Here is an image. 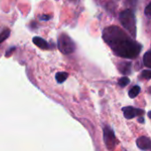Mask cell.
Segmentation results:
<instances>
[{
	"mask_svg": "<svg viewBox=\"0 0 151 151\" xmlns=\"http://www.w3.org/2000/svg\"><path fill=\"white\" fill-rule=\"evenodd\" d=\"M140 77L142 79H145V80H150L151 79V71L150 70H144L142 72Z\"/></svg>",
	"mask_w": 151,
	"mask_h": 151,
	"instance_id": "4fadbf2b",
	"label": "cell"
},
{
	"mask_svg": "<svg viewBox=\"0 0 151 151\" xmlns=\"http://www.w3.org/2000/svg\"><path fill=\"white\" fill-rule=\"evenodd\" d=\"M131 66H132L131 62H120L118 65V69L120 73L127 75L131 72Z\"/></svg>",
	"mask_w": 151,
	"mask_h": 151,
	"instance_id": "52a82bcc",
	"label": "cell"
},
{
	"mask_svg": "<svg viewBox=\"0 0 151 151\" xmlns=\"http://www.w3.org/2000/svg\"><path fill=\"white\" fill-rule=\"evenodd\" d=\"M119 20L123 27L134 38L136 36V19L134 12L129 9L121 12L119 14Z\"/></svg>",
	"mask_w": 151,
	"mask_h": 151,
	"instance_id": "7a4b0ae2",
	"label": "cell"
},
{
	"mask_svg": "<svg viewBox=\"0 0 151 151\" xmlns=\"http://www.w3.org/2000/svg\"><path fill=\"white\" fill-rule=\"evenodd\" d=\"M68 77V73L65 72H61V73H58L56 74V80L58 83H63Z\"/></svg>",
	"mask_w": 151,
	"mask_h": 151,
	"instance_id": "8fae6325",
	"label": "cell"
},
{
	"mask_svg": "<svg viewBox=\"0 0 151 151\" xmlns=\"http://www.w3.org/2000/svg\"><path fill=\"white\" fill-rule=\"evenodd\" d=\"M136 145L142 150H151V140L148 137L142 136L136 140Z\"/></svg>",
	"mask_w": 151,
	"mask_h": 151,
	"instance_id": "8992f818",
	"label": "cell"
},
{
	"mask_svg": "<svg viewBox=\"0 0 151 151\" xmlns=\"http://www.w3.org/2000/svg\"><path fill=\"white\" fill-rule=\"evenodd\" d=\"M129 82H130V80L127 77H122V78H120L119 80V82L118 83H119V85L121 88H125V87H127L129 84Z\"/></svg>",
	"mask_w": 151,
	"mask_h": 151,
	"instance_id": "7c38bea8",
	"label": "cell"
},
{
	"mask_svg": "<svg viewBox=\"0 0 151 151\" xmlns=\"http://www.w3.org/2000/svg\"><path fill=\"white\" fill-rule=\"evenodd\" d=\"M33 41H34V42H35L38 47H40V48H42V49H48V48H49L48 43H47L43 39H42V38L35 37Z\"/></svg>",
	"mask_w": 151,
	"mask_h": 151,
	"instance_id": "ba28073f",
	"label": "cell"
},
{
	"mask_svg": "<svg viewBox=\"0 0 151 151\" xmlns=\"http://www.w3.org/2000/svg\"><path fill=\"white\" fill-rule=\"evenodd\" d=\"M104 42L115 55L125 58H135L142 50V45L132 40L121 28L116 26L105 27L103 31Z\"/></svg>",
	"mask_w": 151,
	"mask_h": 151,
	"instance_id": "6da1fadb",
	"label": "cell"
},
{
	"mask_svg": "<svg viewBox=\"0 0 151 151\" xmlns=\"http://www.w3.org/2000/svg\"><path fill=\"white\" fill-rule=\"evenodd\" d=\"M144 12H145V14H146V16L147 17H151V2L147 5V7L145 8V11H144Z\"/></svg>",
	"mask_w": 151,
	"mask_h": 151,
	"instance_id": "5bb4252c",
	"label": "cell"
},
{
	"mask_svg": "<svg viewBox=\"0 0 151 151\" xmlns=\"http://www.w3.org/2000/svg\"><path fill=\"white\" fill-rule=\"evenodd\" d=\"M127 4L130 6V7H133L134 8L136 4H137V0H127Z\"/></svg>",
	"mask_w": 151,
	"mask_h": 151,
	"instance_id": "9a60e30c",
	"label": "cell"
},
{
	"mask_svg": "<svg viewBox=\"0 0 151 151\" xmlns=\"http://www.w3.org/2000/svg\"><path fill=\"white\" fill-rule=\"evenodd\" d=\"M139 122H140V123H144V119H143L142 116H141L140 119H139Z\"/></svg>",
	"mask_w": 151,
	"mask_h": 151,
	"instance_id": "e0dca14e",
	"label": "cell"
},
{
	"mask_svg": "<svg viewBox=\"0 0 151 151\" xmlns=\"http://www.w3.org/2000/svg\"><path fill=\"white\" fill-rule=\"evenodd\" d=\"M143 64L145 66L151 68V50L147 51L143 56Z\"/></svg>",
	"mask_w": 151,
	"mask_h": 151,
	"instance_id": "30bf717a",
	"label": "cell"
},
{
	"mask_svg": "<svg viewBox=\"0 0 151 151\" xmlns=\"http://www.w3.org/2000/svg\"><path fill=\"white\" fill-rule=\"evenodd\" d=\"M6 34H9V31H8V30H7V31H4V35H0V42H3V41L5 39V37L7 36V35H6Z\"/></svg>",
	"mask_w": 151,
	"mask_h": 151,
	"instance_id": "2e32d148",
	"label": "cell"
},
{
	"mask_svg": "<svg viewBox=\"0 0 151 151\" xmlns=\"http://www.w3.org/2000/svg\"><path fill=\"white\" fill-rule=\"evenodd\" d=\"M104 142L109 150H113L116 145V137L114 132L108 127L104 128Z\"/></svg>",
	"mask_w": 151,
	"mask_h": 151,
	"instance_id": "277c9868",
	"label": "cell"
},
{
	"mask_svg": "<svg viewBox=\"0 0 151 151\" xmlns=\"http://www.w3.org/2000/svg\"><path fill=\"white\" fill-rule=\"evenodd\" d=\"M140 92H141V88L139 86H134L129 90L128 96L130 98H135L140 94Z\"/></svg>",
	"mask_w": 151,
	"mask_h": 151,
	"instance_id": "9c48e42d",
	"label": "cell"
},
{
	"mask_svg": "<svg viewBox=\"0 0 151 151\" xmlns=\"http://www.w3.org/2000/svg\"><path fill=\"white\" fill-rule=\"evenodd\" d=\"M122 111H123V112H124L125 117H126L127 119H134L135 116H142V115L144 114V111H143V110L135 109V108L131 107V106L124 107V108L122 109Z\"/></svg>",
	"mask_w": 151,
	"mask_h": 151,
	"instance_id": "5b68a950",
	"label": "cell"
},
{
	"mask_svg": "<svg viewBox=\"0 0 151 151\" xmlns=\"http://www.w3.org/2000/svg\"><path fill=\"white\" fill-rule=\"evenodd\" d=\"M148 116H149V118L151 119V111H149V113H148Z\"/></svg>",
	"mask_w": 151,
	"mask_h": 151,
	"instance_id": "ac0fdd59",
	"label": "cell"
},
{
	"mask_svg": "<svg viewBox=\"0 0 151 151\" xmlns=\"http://www.w3.org/2000/svg\"><path fill=\"white\" fill-rule=\"evenodd\" d=\"M58 47L59 50L64 54H71L75 50V43L65 34L59 35L58 39Z\"/></svg>",
	"mask_w": 151,
	"mask_h": 151,
	"instance_id": "3957f363",
	"label": "cell"
}]
</instances>
